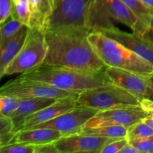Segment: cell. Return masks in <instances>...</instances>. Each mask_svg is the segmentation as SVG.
Wrapping results in <instances>:
<instances>
[{"label":"cell","mask_w":153,"mask_h":153,"mask_svg":"<svg viewBox=\"0 0 153 153\" xmlns=\"http://www.w3.org/2000/svg\"><path fill=\"white\" fill-rule=\"evenodd\" d=\"M48 45L43 64L86 73H100L106 67L88 38L89 31H46Z\"/></svg>","instance_id":"1"},{"label":"cell","mask_w":153,"mask_h":153,"mask_svg":"<svg viewBox=\"0 0 153 153\" xmlns=\"http://www.w3.org/2000/svg\"><path fill=\"white\" fill-rule=\"evenodd\" d=\"M18 78L42 82L63 91L78 94L112 84L104 70L100 73H86L45 64L22 73Z\"/></svg>","instance_id":"2"},{"label":"cell","mask_w":153,"mask_h":153,"mask_svg":"<svg viewBox=\"0 0 153 153\" xmlns=\"http://www.w3.org/2000/svg\"><path fill=\"white\" fill-rule=\"evenodd\" d=\"M88 38L106 67L122 69L146 76H150L153 73L152 64L103 33L92 31Z\"/></svg>","instance_id":"3"},{"label":"cell","mask_w":153,"mask_h":153,"mask_svg":"<svg viewBox=\"0 0 153 153\" xmlns=\"http://www.w3.org/2000/svg\"><path fill=\"white\" fill-rule=\"evenodd\" d=\"M96 0H54V8L46 31H89Z\"/></svg>","instance_id":"4"},{"label":"cell","mask_w":153,"mask_h":153,"mask_svg":"<svg viewBox=\"0 0 153 153\" xmlns=\"http://www.w3.org/2000/svg\"><path fill=\"white\" fill-rule=\"evenodd\" d=\"M78 105L101 111L140 105V100L126 90L112 84L83 91L76 99Z\"/></svg>","instance_id":"5"},{"label":"cell","mask_w":153,"mask_h":153,"mask_svg":"<svg viewBox=\"0 0 153 153\" xmlns=\"http://www.w3.org/2000/svg\"><path fill=\"white\" fill-rule=\"evenodd\" d=\"M48 45L44 31L28 27L23 46L14 59L6 68L4 76L25 73L43 63Z\"/></svg>","instance_id":"6"},{"label":"cell","mask_w":153,"mask_h":153,"mask_svg":"<svg viewBox=\"0 0 153 153\" xmlns=\"http://www.w3.org/2000/svg\"><path fill=\"white\" fill-rule=\"evenodd\" d=\"M0 94L19 98H52L59 100L68 97H76L78 93L63 91L50 85L34 81L24 80L19 78L10 80L1 86Z\"/></svg>","instance_id":"7"},{"label":"cell","mask_w":153,"mask_h":153,"mask_svg":"<svg viewBox=\"0 0 153 153\" xmlns=\"http://www.w3.org/2000/svg\"><path fill=\"white\" fill-rule=\"evenodd\" d=\"M98 112L99 111L92 108L78 105L72 110L62 114L51 120L37 124L29 128H53L59 131L63 134V137L79 134L85 128L88 121Z\"/></svg>","instance_id":"8"},{"label":"cell","mask_w":153,"mask_h":153,"mask_svg":"<svg viewBox=\"0 0 153 153\" xmlns=\"http://www.w3.org/2000/svg\"><path fill=\"white\" fill-rule=\"evenodd\" d=\"M149 116V114L143 111L140 105L101 111L88 121L85 128L105 126H122L128 128Z\"/></svg>","instance_id":"9"},{"label":"cell","mask_w":153,"mask_h":153,"mask_svg":"<svg viewBox=\"0 0 153 153\" xmlns=\"http://www.w3.org/2000/svg\"><path fill=\"white\" fill-rule=\"evenodd\" d=\"M104 72L114 85L131 93L140 100L153 95V85L149 76L110 67H106Z\"/></svg>","instance_id":"10"},{"label":"cell","mask_w":153,"mask_h":153,"mask_svg":"<svg viewBox=\"0 0 153 153\" xmlns=\"http://www.w3.org/2000/svg\"><path fill=\"white\" fill-rule=\"evenodd\" d=\"M117 139L119 138L97 137L79 133L61 137L55 141V145L59 153H100L106 144Z\"/></svg>","instance_id":"11"},{"label":"cell","mask_w":153,"mask_h":153,"mask_svg":"<svg viewBox=\"0 0 153 153\" xmlns=\"http://www.w3.org/2000/svg\"><path fill=\"white\" fill-rule=\"evenodd\" d=\"M77 97L78 96L59 99L53 104L25 117L15 125L16 132L21 130L28 129L37 124L47 122L72 110L78 105L76 101Z\"/></svg>","instance_id":"12"},{"label":"cell","mask_w":153,"mask_h":153,"mask_svg":"<svg viewBox=\"0 0 153 153\" xmlns=\"http://www.w3.org/2000/svg\"><path fill=\"white\" fill-rule=\"evenodd\" d=\"M100 32L120 42L153 65V43L135 33L126 32L113 26Z\"/></svg>","instance_id":"13"},{"label":"cell","mask_w":153,"mask_h":153,"mask_svg":"<svg viewBox=\"0 0 153 153\" xmlns=\"http://www.w3.org/2000/svg\"><path fill=\"white\" fill-rule=\"evenodd\" d=\"M96 1L111 20L129 27L137 35H143L137 16L122 0H96Z\"/></svg>","instance_id":"14"},{"label":"cell","mask_w":153,"mask_h":153,"mask_svg":"<svg viewBox=\"0 0 153 153\" xmlns=\"http://www.w3.org/2000/svg\"><path fill=\"white\" fill-rule=\"evenodd\" d=\"M62 137L59 131L53 128H28L17 131L10 143H22L36 146L55 142Z\"/></svg>","instance_id":"15"},{"label":"cell","mask_w":153,"mask_h":153,"mask_svg":"<svg viewBox=\"0 0 153 153\" xmlns=\"http://www.w3.org/2000/svg\"><path fill=\"white\" fill-rule=\"evenodd\" d=\"M28 27L25 25L13 37L0 43V78L4 76V72L20 51L28 34Z\"/></svg>","instance_id":"16"},{"label":"cell","mask_w":153,"mask_h":153,"mask_svg":"<svg viewBox=\"0 0 153 153\" xmlns=\"http://www.w3.org/2000/svg\"><path fill=\"white\" fill-rule=\"evenodd\" d=\"M31 12L30 28L46 31L54 8V0H28Z\"/></svg>","instance_id":"17"},{"label":"cell","mask_w":153,"mask_h":153,"mask_svg":"<svg viewBox=\"0 0 153 153\" xmlns=\"http://www.w3.org/2000/svg\"><path fill=\"white\" fill-rule=\"evenodd\" d=\"M20 99L17 109L10 116L14 123V126L25 117L53 104L58 100L57 99L43 97Z\"/></svg>","instance_id":"18"},{"label":"cell","mask_w":153,"mask_h":153,"mask_svg":"<svg viewBox=\"0 0 153 153\" xmlns=\"http://www.w3.org/2000/svg\"><path fill=\"white\" fill-rule=\"evenodd\" d=\"M127 131L128 128L122 126H105L96 128H84L80 133L108 138H124L126 137Z\"/></svg>","instance_id":"19"},{"label":"cell","mask_w":153,"mask_h":153,"mask_svg":"<svg viewBox=\"0 0 153 153\" xmlns=\"http://www.w3.org/2000/svg\"><path fill=\"white\" fill-rule=\"evenodd\" d=\"M122 1L137 16L143 34L145 31L149 28L153 11L147 6L145 5L140 0H122Z\"/></svg>","instance_id":"20"},{"label":"cell","mask_w":153,"mask_h":153,"mask_svg":"<svg viewBox=\"0 0 153 153\" xmlns=\"http://www.w3.org/2000/svg\"><path fill=\"white\" fill-rule=\"evenodd\" d=\"M11 16L26 26L31 25V12L28 0H12Z\"/></svg>","instance_id":"21"},{"label":"cell","mask_w":153,"mask_h":153,"mask_svg":"<svg viewBox=\"0 0 153 153\" xmlns=\"http://www.w3.org/2000/svg\"><path fill=\"white\" fill-rule=\"evenodd\" d=\"M16 133L13 120L10 117L0 114V147L10 144Z\"/></svg>","instance_id":"22"},{"label":"cell","mask_w":153,"mask_h":153,"mask_svg":"<svg viewBox=\"0 0 153 153\" xmlns=\"http://www.w3.org/2000/svg\"><path fill=\"white\" fill-rule=\"evenodd\" d=\"M151 136H153L152 128L143 120H140L128 127L126 138L129 141L137 139L146 138Z\"/></svg>","instance_id":"23"},{"label":"cell","mask_w":153,"mask_h":153,"mask_svg":"<svg viewBox=\"0 0 153 153\" xmlns=\"http://www.w3.org/2000/svg\"><path fill=\"white\" fill-rule=\"evenodd\" d=\"M23 26L24 24L10 16L7 21L1 25L0 28V43L16 35Z\"/></svg>","instance_id":"24"},{"label":"cell","mask_w":153,"mask_h":153,"mask_svg":"<svg viewBox=\"0 0 153 153\" xmlns=\"http://www.w3.org/2000/svg\"><path fill=\"white\" fill-rule=\"evenodd\" d=\"M20 100L19 97L0 94V114L10 117L17 109Z\"/></svg>","instance_id":"25"},{"label":"cell","mask_w":153,"mask_h":153,"mask_svg":"<svg viewBox=\"0 0 153 153\" xmlns=\"http://www.w3.org/2000/svg\"><path fill=\"white\" fill-rule=\"evenodd\" d=\"M35 146L22 143H12L0 147L1 153H34Z\"/></svg>","instance_id":"26"},{"label":"cell","mask_w":153,"mask_h":153,"mask_svg":"<svg viewBox=\"0 0 153 153\" xmlns=\"http://www.w3.org/2000/svg\"><path fill=\"white\" fill-rule=\"evenodd\" d=\"M128 142L138 149L140 153H153V136Z\"/></svg>","instance_id":"27"},{"label":"cell","mask_w":153,"mask_h":153,"mask_svg":"<svg viewBox=\"0 0 153 153\" xmlns=\"http://www.w3.org/2000/svg\"><path fill=\"white\" fill-rule=\"evenodd\" d=\"M128 143V140L126 137L124 138H119L117 140L110 142L103 147V149L100 151V153H109L120 152V151Z\"/></svg>","instance_id":"28"},{"label":"cell","mask_w":153,"mask_h":153,"mask_svg":"<svg viewBox=\"0 0 153 153\" xmlns=\"http://www.w3.org/2000/svg\"><path fill=\"white\" fill-rule=\"evenodd\" d=\"M12 0H0V24H3L11 16Z\"/></svg>","instance_id":"29"},{"label":"cell","mask_w":153,"mask_h":153,"mask_svg":"<svg viewBox=\"0 0 153 153\" xmlns=\"http://www.w3.org/2000/svg\"><path fill=\"white\" fill-rule=\"evenodd\" d=\"M34 153H59V151L57 149L55 142H52V143L36 145Z\"/></svg>","instance_id":"30"},{"label":"cell","mask_w":153,"mask_h":153,"mask_svg":"<svg viewBox=\"0 0 153 153\" xmlns=\"http://www.w3.org/2000/svg\"><path fill=\"white\" fill-rule=\"evenodd\" d=\"M140 106L148 114L153 113V99L144 98L140 100Z\"/></svg>","instance_id":"31"},{"label":"cell","mask_w":153,"mask_h":153,"mask_svg":"<svg viewBox=\"0 0 153 153\" xmlns=\"http://www.w3.org/2000/svg\"><path fill=\"white\" fill-rule=\"evenodd\" d=\"M119 153H140L138 149H136L131 143L128 142L120 151Z\"/></svg>","instance_id":"32"},{"label":"cell","mask_w":153,"mask_h":153,"mask_svg":"<svg viewBox=\"0 0 153 153\" xmlns=\"http://www.w3.org/2000/svg\"><path fill=\"white\" fill-rule=\"evenodd\" d=\"M144 38L147 39V40H150L151 42L153 43V29H152L151 28H149L146 31L144 32V34H143V36Z\"/></svg>","instance_id":"33"},{"label":"cell","mask_w":153,"mask_h":153,"mask_svg":"<svg viewBox=\"0 0 153 153\" xmlns=\"http://www.w3.org/2000/svg\"><path fill=\"white\" fill-rule=\"evenodd\" d=\"M142 120H143L145 123L147 124L148 126H149L153 129V119L152 117H150L149 116L146 117H145L144 119H143Z\"/></svg>","instance_id":"34"},{"label":"cell","mask_w":153,"mask_h":153,"mask_svg":"<svg viewBox=\"0 0 153 153\" xmlns=\"http://www.w3.org/2000/svg\"><path fill=\"white\" fill-rule=\"evenodd\" d=\"M140 1L153 11V0H140Z\"/></svg>","instance_id":"35"},{"label":"cell","mask_w":153,"mask_h":153,"mask_svg":"<svg viewBox=\"0 0 153 153\" xmlns=\"http://www.w3.org/2000/svg\"><path fill=\"white\" fill-rule=\"evenodd\" d=\"M149 28H151L152 29H153V13L152 15V17H151V20H150V24H149Z\"/></svg>","instance_id":"36"},{"label":"cell","mask_w":153,"mask_h":153,"mask_svg":"<svg viewBox=\"0 0 153 153\" xmlns=\"http://www.w3.org/2000/svg\"><path fill=\"white\" fill-rule=\"evenodd\" d=\"M149 79H150L151 82H152V85H153V73H152V75H151L150 76H149Z\"/></svg>","instance_id":"37"},{"label":"cell","mask_w":153,"mask_h":153,"mask_svg":"<svg viewBox=\"0 0 153 153\" xmlns=\"http://www.w3.org/2000/svg\"><path fill=\"white\" fill-rule=\"evenodd\" d=\"M150 98H152V99H153V95L152 96V97H150Z\"/></svg>","instance_id":"38"}]
</instances>
